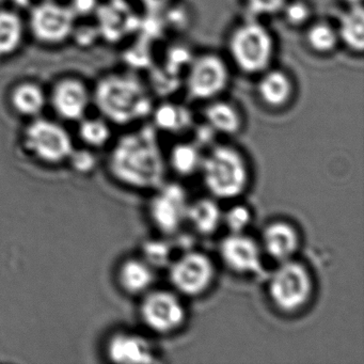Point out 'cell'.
<instances>
[{"instance_id": "cell-14", "label": "cell", "mask_w": 364, "mask_h": 364, "mask_svg": "<svg viewBox=\"0 0 364 364\" xmlns=\"http://www.w3.org/2000/svg\"><path fill=\"white\" fill-rule=\"evenodd\" d=\"M257 78L255 93L262 105L266 108L284 109L293 102L296 85L289 72L272 65Z\"/></svg>"}, {"instance_id": "cell-20", "label": "cell", "mask_w": 364, "mask_h": 364, "mask_svg": "<svg viewBox=\"0 0 364 364\" xmlns=\"http://www.w3.org/2000/svg\"><path fill=\"white\" fill-rule=\"evenodd\" d=\"M154 281V270L146 259H129L119 267V285L129 295L146 294Z\"/></svg>"}, {"instance_id": "cell-26", "label": "cell", "mask_w": 364, "mask_h": 364, "mask_svg": "<svg viewBox=\"0 0 364 364\" xmlns=\"http://www.w3.org/2000/svg\"><path fill=\"white\" fill-rule=\"evenodd\" d=\"M201 152L193 144H178L172 148L169 164L180 176H188L200 169L202 164Z\"/></svg>"}, {"instance_id": "cell-15", "label": "cell", "mask_w": 364, "mask_h": 364, "mask_svg": "<svg viewBox=\"0 0 364 364\" xmlns=\"http://www.w3.org/2000/svg\"><path fill=\"white\" fill-rule=\"evenodd\" d=\"M110 361L124 364L159 363L156 351L150 341L132 332H117L110 336L106 346Z\"/></svg>"}, {"instance_id": "cell-24", "label": "cell", "mask_w": 364, "mask_h": 364, "mask_svg": "<svg viewBox=\"0 0 364 364\" xmlns=\"http://www.w3.org/2000/svg\"><path fill=\"white\" fill-rule=\"evenodd\" d=\"M11 104L14 109L21 116L36 118L46 108L48 97L39 85L23 82L12 91Z\"/></svg>"}, {"instance_id": "cell-18", "label": "cell", "mask_w": 364, "mask_h": 364, "mask_svg": "<svg viewBox=\"0 0 364 364\" xmlns=\"http://www.w3.org/2000/svg\"><path fill=\"white\" fill-rule=\"evenodd\" d=\"M203 117L206 125L214 133L235 135L244 127V118L240 108L223 97L205 103Z\"/></svg>"}, {"instance_id": "cell-27", "label": "cell", "mask_w": 364, "mask_h": 364, "mask_svg": "<svg viewBox=\"0 0 364 364\" xmlns=\"http://www.w3.org/2000/svg\"><path fill=\"white\" fill-rule=\"evenodd\" d=\"M78 134L87 146L102 148L112 138V129L104 119H82Z\"/></svg>"}, {"instance_id": "cell-9", "label": "cell", "mask_w": 364, "mask_h": 364, "mask_svg": "<svg viewBox=\"0 0 364 364\" xmlns=\"http://www.w3.org/2000/svg\"><path fill=\"white\" fill-rule=\"evenodd\" d=\"M76 21L69 6L46 0L31 8L28 25L38 41L56 46L72 37Z\"/></svg>"}, {"instance_id": "cell-3", "label": "cell", "mask_w": 364, "mask_h": 364, "mask_svg": "<svg viewBox=\"0 0 364 364\" xmlns=\"http://www.w3.org/2000/svg\"><path fill=\"white\" fill-rule=\"evenodd\" d=\"M93 97L104 118L118 125L141 120L153 109L148 89L129 74H112L102 78Z\"/></svg>"}, {"instance_id": "cell-2", "label": "cell", "mask_w": 364, "mask_h": 364, "mask_svg": "<svg viewBox=\"0 0 364 364\" xmlns=\"http://www.w3.org/2000/svg\"><path fill=\"white\" fill-rule=\"evenodd\" d=\"M276 38L261 18L249 16L237 23L227 39L228 61L240 73L259 76L274 65Z\"/></svg>"}, {"instance_id": "cell-8", "label": "cell", "mask_w": 364, "mask_h": 364, "mask_svg": "<svg viewBox=\"0 0 364 364\" xmlns=\"http://www.w3.org/2000/svg\"><path fill=\"white\" fill-rule=\"evenodd\" d=\"M216 268L212 259L199 251L181 255L170 266L169 280L183 295L198 297L210 289L215 280Z\"/></svg>"}, {"instance_id": "cell-17", "label": "cell", "mask_w": 364, "mask_h": 364, "mask_svg": "<svg viewBox=\"0 0 364 364\" xmlns=\"http://www.w3.org/2000/svg\"><path fill=\"white\" fill-rule=\"evenodd\" d=\"M262 246L270 259L282 263L293 259L297 252L300 247V235L291 223L274 221L264 229Z\"/></svg>"}, {"instance_id": "cell-37", "label": "cell", "mask_w": 364, "mask_h": 364, "mask_svg": "<svg viewBox=\"0 0 364 364\" xmlns=\"http://www.w3.org/2000/svg\"><path fill=\"white\" fill-rule=\"evenodd\" d=\"M346 7H351V6L362 5V0H341Z\"/></svg>"}, {"instance_id": "cell-25", "label": "cell", "mask_w": 364, "mask_h": 364, "mask_svg": "<svg viewBox=\"0 0 364 364\" xmlns=\"http://www.w3.org/2000/svg\"><path fill=\"white\" fill-rule=\"evenodd\" d=\"M155 127L170 134H178L191 127V116L185 107L165 103L152 109Z\"/></svg>"}, {"instance_id": "cell-13", "label": "cell", "mask_w": 364, "mask_h": 364, "mask_svg": "<svg viewBox=\"0 0 364 364\" xmlns=\"http://www.w3.org/2000/svg\"><path fill=\"white\" fill-rule=\"evenodd\" d=\"M53 109L67 121H80L91 103V93L86 85L75 78H65L55 85L50 93Z\"/></svg>"}, {"instance_id": "cell-28", "label": "cell", "mask_w": 364, "mask_h": 364, "mask_svg": "<svg viewBox=\"0 0 364 364\" xmlns=\"http://www.w3.org/2000/svg\"><path fill=\"white\" fill-rule=\"evenodd\" d=\"M280 14L291 28H304L313 21V8L306 0H287Z\"/></svg>"}, {"instance_id": "cell-16", "label": "cell", "mask_w": 364, "mask_h": 364, "mask_svg": "<svg viewBox=\"0 0 364 364\" xmlns=\"http://www.w3.org/2000/svg\"><path fill=\"white\" fill-rule=\"evenodd\" d=\"M95 16L100 36L109 42L120 41L138 26L135 14L123 0H110L100 5Z\"/></svg>"}, {"instance_id": "cell-10", "label": "cell", "mask_w": 364, "mask_h": 364, "mask_svg": "<svg viewBox=\"0 0 364 364\" xmlns=\"http://www.w3.org/2000/svg\"><path fill=\"white\" fill-rule=\"evenodd\" d=\"M186 315L182 300L165 289L146 291L140 304V316L144 325L159 334L178 331L186 321Z\"/></svg>"}, {"instance_id": "cell-35", "label": "cell", "mask_w": 364, "mask_h": 364, "mask_svg": "<svg viewBox=\"0 0 364 364\" xmlns=\"http://www.w3.org/2000/svg\"><path fill=\"white\" fill-rule=\"evenodd\" d=\"M142 9L150 14V16H156L161 12L167 11L176 0H138Z\"/></svg>"}, {"instance_id": "cell-33", "label": "cell", "mask_w": 364, "mask_h": 364, "mask_svg": "<svg viewBox=\"0 0 364 364\" xmlns=\"http://www.w3.org/2000/svg\"><path fill=\"white\" fill-rule=\"evenodd\" d=\"M72 37L77 41L80 46H92L99 38H101V36H100L97 24L92 25V26L91 25L80 26L76 22Z\"/></svg>"}, {"instance_id": "cell-6", "label": "cell", "mask_w": 364, "mask_h": 364, "mask_svg": "<svg viewBox=\"0 0 364 364\" xmlns=\"http://www.w3.org/2000/svg\"><path fill=\"white\" fill-rule=\"evenodd\" d=\"M314 291L312 274L306 265L295 261L282 262L272 272L268 295L280 312L294 314L310 302Z\"/></svg>"}, {"instance_id": "cell-21", "label": "cell", "mask_w": 364, "mask_h": 364, "mask_svg": "<svg viewBox=\"0 0 364 364\" xmlns=\"http://www.w3.org/2000/svg\"><path fill=\"white\" fill-rule=\"evenodd\" d=\"M223 217L218 203L210 198H203L189 203L186 221L197 233L210 236L220 228Z\"/></svg>"}, {"instance_id": "cell-29", "label": "cell", "mask_w": 364, "mask_h": 364, "mask_svg": "<svg viewBox=\"0 0 364 364\" xmlns=\"http://www.w3.org/2000/svg\"><path fill=\"white\" fill-rule=\"evenodd\" d=\"M287 0H242L247 11L252 18H263L280 14Z\"/></svg>"}, {"instance_id": "cell-5", "label": "cell", "mask_w": 364, "mask_h": 364, "mask_svg": "<svg viewBox=\"0 0 364 364\" xmlns=\"http://www.w3.org/2000/svg\"><path fill=\"white\" fill-rule=\"evenodd\" d=\"M230 82L231 65L218 53L195 55L185 70V92L193 101L208 103L223 97Z\"/></svg>"}, {"instance_id": "cell-12", "label": "cell", "mask_w": 364, "mask_h": 364, "mask_svg": "<svg viewBox=\"0 0 364 364\" xmlns=\"http://www.w3.org/2000/svg\"><path fill=\"white\" fill-rule=\"evenodd\" d=\"M219 255L223 263L237 274H257L263 272L262 251L252 238L242 233H231L221 240Z\"/></svg>"}, {"instance_id": "cell-4", "label": "cell", "mask_w": 364, "mask_h": 364, "mask_svg": "<svg viewBox=\"0 0 364 364\" xmlns=\"http://www.w3.org/2000/svg\"><path fill=\"white\" fill-rule=\"evenodd\" d=\"M202 180L217 199L240 197L248 187L250 171L244 155L231 146H217L202 159Z\"/></svg>"}, {"instance_id": "cell-22", "label": "cell", "mask_w": 364, "mask_h": 364, "mask_svg": "<svg viewBox=\"0 0 364 364\" xmlns=\"http://www.w3.org/2000/svg\"><path fill=\"white\" fill-rule=\"evenodd\" d=\"M304 42L311 52L318 56H329L341 46L336 25L326 20H313L306 25Z\"/></svg>"}, {"instance_id": "cell-32", "label": "cell", "mask_w": 364, "mask_h": 364, "mask_svg": "<svg viewBox=\"0 0 364 364\" xmlns=\"http://www.w3.org/2000/svg\"><path fill=\"white\" fill-rule=\"evenodd\" d=\"M69 161H71L74 169L80 173L92 171L97 165V159L95 155L90 151L87 150H73L72 154L70 155Z\"/></svg>"}, {"instance_id": "cell-19", "label": "cell", "mask_w": 364, "mask_h": 364, "mask_svg": "<svg viewBox=\"0 0 364 364\" xmlns=\"http://www.w3.org/2000/svg\"><path fill=\"white\" fill-rule=\"evenodd\" d=\"M341 46L362 55L364 50V11L362 5L345 8L336 25Z\"/></svg>"}, {"instance_id": "cell-31", "label": "cell", "mask_w": 364, "mask_h": 364, "mask_svg": "<svg viewBox=\"0 0 364 364\" xmlns=\"http://www.w3.org/2000/svg\"><path fill=\"white\" fill-rule=\"evenodd\" d=\"M144 252L150 265H164L169 259L170 249L166 242H149L144 245Z\"/></svg>"}, {"instance_id": "cell-23", "label": "cell", "mask_w": 364, "mask_h": 364, "mask_svg": "<svg viewBox=\"0 0 364 364\" xmlns=\"http://www.w3.org/2000/svg\"><path fill=\"white\" fill-rule=\"evenodd\" d=\"M24 21L16 10L0 9V58L18 52L24 41Z\"/></svg>"}, {"instance_id": "cell-36", "label": "cell", "mask_w": 364, "mask_h": 364, "mask_svg": "<svg viewBox=\"0 0 364 364\" xmlns=\"http://www.w3.org/2000/svg\"><path fill=\"white\" fill-rule=\"evenodd\" d=\"M11 1L14 7L22 8V9L31 7L33 4V0H11Z\"/></svg>"}, {"instance_id": "cell-11", "label": "cell", "mask_w": 364, "mask_h": 364, "mask_svg": "<svg viewBox=\"0 0 364 364\" xmlns=\"http://www.w3.org/2000/svg\"><path fill=\"white\" fill-rule=\"evenodd\" d=\"M188 205L186 191L180 184L164 183L150 200L149 216L159 232L172 235L186 223Z\"/></svg>"}, {"instance_id": "cell-1", "label": "cell", "mask_w": 364, "mask_h": 364, "mask_svg": "<svg viewBox=\"0 0 364 364\" xmlns=\"http://www.w3.org/2000/svg\"><path fill=\"white\" fill-rule=\"evenodd\" d=\"M110 173L121 184L139 191H155L165 183L166 161L154 129L122 136L108 159Z\"/></svg>"}, {"instance_id": "cell-34", "label": "cell", "mask_w": 364, "mask_h": 364, "mask_svg": "<svg viewBox=\"0 0 364 364\" xmlns=\"http://www.w3.org/2000/svg\"><path fill=\"white\" fill-rule=\"evenodd\" d=\"M70 9L73 12L76 18H88L97 14L100 7L99 0H71Z\"/></svg>"}, {"instance_id": "cell-30", "label": "cell", "mask_w": 364, "mask_h": 364, "mask_svg": "<svg viewBox=\"0 0 364 364\" xmlns=\"http://www.w3.org/2000/svg\"><path fill=\"white\" fill-rule=\"evenodd\" d=\"M251 212L247 206L234 205L225 214H223V223H225L231 233H242L250 225Z\"/></svg>"}, {"instance_id": "cell-7", "label": "cell", "mask_w": 364, "mask_h": 364, "mask_svg": "<svg viewBox=\"0 0 364 364\" xmlns=\"http://www.w3.org/2000/svg\"><path fill=\"white\" fill-rule=\"evenodd\" d=\"M25 148L36 159L50 165H57L69 159L74 146L69 132L54 121L35 119L25 129Z\"/></svg>"}]
</instances>
